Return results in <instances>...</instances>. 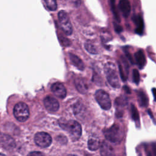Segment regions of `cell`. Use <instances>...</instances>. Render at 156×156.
Wrapping results in <instances>:
<instances>
[{"label":"cell","instance_id":"6da1fadb","mask_svg":"<svg viewBox=\"0 0 156 156\" xmlns=\"http://www.w3.org/2000/svg\"><path fill=\"white\" fill-rule=\"evenodd\" d=\"M60 126L68 132L71 139L76 141L79 139L82 134V128L80 124L74 120L60 119L59 121Z\"/></svg>","mask_w":156,"mask_h":156},{"label":"cell","instance_id":"7a4b0ae2","mask_svg":"<svg viewBox=\"0 0 156 156\" xmlns=\"http://www.w3.org/2000/svg\"><path fill=\"white\" fill-rule=\"evenodd\" d=\"M104 135L110 142L118 144L122 140L124 132L121 127L118 124H113L104 131Z\"/></svg>","mask_w":156,"mask_h":156},{"label":"cell","instance_id":"3957f363","mask_svg":"<svg viewBox=\"0 0 156 156\" xmlns=\"http://www.w3.org/2000/svg\"><path fill=\"white\" fill-rule=\"evenodd\" d=\"M106 77L109 84L115 88L120 87L116 66L113 63H107L104 68Z\"/></svg>","mask_w":156,"mask_h":156},{"label":"cell","instance_id":"277c9868","mask_svg":"<svg viewBox=\"0 0 156 156\" xmlns=\"http://www.w3.org/2000/svg\"><path fill=\"white\" fill-rule=\"evenodd\" d=\"M13 115L18 121H26L29 116V110L27 105L24 102L16 104L13 108Z\"/></svg>","mask_w":156,"mask_h":156},{"label":"cell","instance_id":"5b68a950","mask_svg":"<svg viewBox=\"0 0 156 156\" xmlns=\"http://www.w3.org/2000/svg\"><path fill=\"white\" fill-rule=\"evenodd\" d=\"M94 97L96 101L102 109L108 110L112 106L111 99L109 94L106 91L102 90H98L96 91Z\"/></svg>","mask_w":156,"mask_h":156},{"label":"cell","instance_id":"8992f818","mask_svg":"<svg viewBox=\"0 0 156 156\" xmlns=\"http://www.w3.org/2000/svg\"><path fill=\"white\" fill-rule=\"evenodd\" d=\"M61 28L67 35H70L73 32V27L68 14L63 10L60 11L58 14Z\"/></svg>","mask_w":156,"mask_h":156},{"label":"cell","instance_id":"52a82bcc","mask_svg":"<svg viewBox=\"0 0 156 156\" xmlns=\"http://www.w3.org/2000/svg\"><path fill=\"white\" fill-rule=\"evenodd\" d=\"M37 145L41 147H47L52 143L51 136L46 132H38L35 134L34 138Z\"/></svg>","mask_w":156,"mask_h":156},{"label":"cell","instance_id":"ba28073f","mask_svg":"<svg viewBox=\"0 0 156 156\" xmlns=\"http://www.w3.org/2000/svg\"><path fill=\"white\" fill-rule=\"evenodd\" d=\"M43 102L44 107L50 112H55L59 108V103L54 98L47 96L44 99Z\"/></svg>","mask_w":156,"mask_h":156},{"label":"cell","instance_id":"9c48e42d","mask_svg":"<svg viewBox=\"0 0 156 156\" xmlns=\"http://www.w3.org/2000/svg\"><path fill=\"white\" fill-rule=\"evenodd\" d=\"M51 90L58 98L63 99L66 95V90L64 85L59 82L54 83L51 86Z\"/></svg>","mask_w":156,"mask_h":156},{"label":"cell","instance_id":"30bf717a","mask_svg":"<svg viewBox=\"0 0 156 156\" xmlns=\"http://www.w3.org/2000/svg\"><path fill=\"white\" fill-rule=\"evenodd\" d=\"M101 156H115V153L113 147L108 143L104 141L100 146Z\"/></svg>","mask_w":156,"mask_h":156},{"label":"cell","instance_id":"8fae6325","mask_svg":"<svg viewBox=\"0 0 156 156\" xmlns=\"http://www.w3.org/2000/svg\"><path fill=\"white\" fill-rule=\"evenodd\" d=\"M118 7L124 16L127 17L129 15L130 13V10H131V6L129 1L127 0L120 1L119 2Z\"/></svg>","mask_w":156,"mask_h":156},{"label":"cell","instance_id":"7c38bea8","mask_svg":"<svg viewBox=\"0 0 156 156\" xmlns=\"http://www.w3.org/2000/svg\"><path fill=\"white\" fill-rule=\"evenodd\" d=\"M135 60L138 67L142 69L146 64V58L142 50H139L135 54Z\"/></svg>","mask_w":156,"mask_h":156},{"label":"cell","instance_id":"4fadbf2b","mask_svg":"<svg viewBox=\"0 0 156 156\" xmlns=\"http://www.w3.org/2000/svg\"><path fill=\"white\" fill-rule=\"evenodd\" d=\"M133 20L137 26L135 30L136 33L139 35H141L143 34L144 29V23L142 18L140 15H135L133 17Z\"/></svg>","mask_w":156,"mask_h":156},{"label":"cell","instance_id":"5bb4252c","mask_svg":"<svg viewBox=\"0 0 156 156\" xmlns=\"http://www.w3.org/2000/svg\"><path fill=\"white\" fill-rule=\"evenodd\" d=\"M69 57H70L71 61L79 69H80V70L84 69L85 65L83 62L77 56H76L73 54H69Z\"/></svg>","mask_w":156,"mask_h":156},{"label":"cell","instance_id":"9a60e30c","mask_svg":"<svg viewBox=\"0 0 156 156\" xmlns=\"http://www.w3.org/2000/svg\"><path fill=\"white\" fill-rule=\"evenodd\" d=\"M100 146H101V144L99 139L94 137H91L89 138L88 141V147L90 150L96 151Z\"/></svg>","mask_w":156,"mask_h":156},{"label":"cell","instance_id":"2e32d148","mask_svg":"<svg viewBox=\"0 0 156 156\" xmlns=\"http://www.w3.org/2000/svg\"><path fill=\"white\" fill-rule=\"evenodd\" d=\"M137 96L140 105L141 107H146L148 104V99L144 93L142 91H138Z\"/></svg>","mask_w":156,"mask_h":156},{"label":"cell","instance_id":"e0dca14e","mask_svg":"<svg viewBox=\"0 0 156 156\" xmlns=\"http://www.w3.org/2000/svg\"><path fill=\"white\" fill-rule=\"evenodd\" d=\"M1 142L5 148H9V147H13L15 146V142L11 137L9 136H4L2 137Z\"/></svg>","mask_w":156,"mask_h":156},{"label":"cell","instance_id":"ac0fdd59","mask_svg":"<svg viewBox=\"0 0 156 156\" xmlns=\"http://www.w3.org/2000/svg\"><path fill=\"white\" fill-rule=\"evenodd\" d=\"M76 85L77 87V90H79V92L82 93H85L87 91V86L85 82L80 79H78L76 80Z\"/></svg>","mask_w":156,"mask_h":156},{"label":"cell","instance_id":"d6986e66","mask_svg":"<svg viewBox=\"0 0 156 156\" xmlns=\"http://www.w3.org/2000/svg\"><path fill=\"white\" fill-rule=\"evenodd\" d=\"M43 3H44L46 7L50 10H55L57 9V3L54 0L44 1Z\"/></svg>","mask_w":156,"mask_h":156},{"label":"cell","instance_id":"ffe728a7","mask_svg":"<svg viewBox=\"0 0 156 156\" xmlns=\"http://www.w3.org/2000/svg\"><path fill=\"white\" fill-rule=\"evenodd\" d=\"M131 115H132V119L135 121H139V113L138 112V110L136 108L134 105H131Z\"/></svg>","mask_w":156,"mask_h":156},{"label":"cell","instance_id":"44dd1931","mask_svg":"<svg viewBox=\"0 0 156 156\" xmlns=\"http://www.w3.org/2000/svg\"><path fill=\"white\" fill-rule=\"evenodd\" d=\"M85 49H87V51L88 52H89L90 53H91V54H96L98 53V51H97L96 48L91 43H86L85 44Z\"/></svg>","mask_w":156,"mask_h":156},{"label":"cell","instance_id":"7402d4cb","mask_svg":"<svg viewBox=\"0 0 156 156\" xmlns=\"http://www.w3.org/2000/svg\"><path fill=\"white\" fill-rule=\"evenodd\" d=\"M132 77H133V82L136 83V84H138L139 82H140V74L138 71L136 69H133L132 71Z\"/></svg>","mask_w":156,"mask_h":156},{"label":"cell","instance_id":"603a6c76","mask_svg":"<svg viewBox=\"0 0 156 156\" xmlns=\"http://www.w3.org/2000/svg\"><path fill=\"white\" fill-rule=\"evenodd\" d=\"M127 101L126 98V97L124 96H121V97H119L118 98H116V104H117L118 105H126L127 102Z\"/></svg>","mask_w":156,"mask_h":156},{"label":"cell","instance_id":"cb8c5ba5","mask_svg":"<svg viewBox=\"0 0 156 156\" xmlns=\"http://www.w3.org/2000/svg\"><path fill=\"white\" fill-rule=\"evenodd\" d=\"M119 74H120V76H121V77L122 80L123 81H126L127 79V77L126 73H124L123 68H122V67L121 65H119Z\"/></svg>","mask_w":156,"mask_h":156},{"label":"cell","instance_id":"d4e9b609","mask_svg":"<svg viewBox=\"0 0 156 156\" xmlns=\"http://www.w3.org/2000/svg\"><path fill=\"white\" fill-rule=\"evenodd\" d=\"M111 5H112V12L114 14V16H115V18L116 19V20L119 21V17L118 12H116L115 7V2L114 1H111Z\"/></svg>","mask_w":156,"mask_h":156},{"label":"cell","instance_id":"484cf974","mask_svg":"<svg viewBox=\"0 0 156 156\" xmlns=\"http://www.w3.org/2000/svg\"><path fill=\"white\" fill-rule=\"evenodd\" d=\"M28 156H45L44 154L42 152H37V151H35V152H30Z\"/></svg>","mask_w":156,"mask_h":156},{"label":"cell","instance_id":"4316f807","mask_svg":"<svg viewBox=\"0 0 156 156\" xmlns=\"http://www.w3.org/2000/svg\"><path fill=\"white\" fill-rule=\"evenodd\" d=\"M115 30L117 32H120L122 30V28L121 26H120L119 25H118L116 24H115Z\"/></svg>","mask_w":156,"mask_h":156},{"label":"cell","instance_id":"83f0119b","mask_svg":"<svg viewBox=\"0 0 156 156\" xmlns=\"http://www.w3.org/2000/svg\"><path fill=\"white\" fill-rule=\"evenodd\" d=\"M152 93H153V95H154V99L155 101H156V88H152Z\"/></svg>","mask_w":156,"mask_h":156},{"label":"cell","instance_id":"f1b7e54d","mask_svg":"<svg viewBox=\"0 0 156 156\" xmlns=\"http://www.w3.org/2000/svg\"><path fill=\"white\" fill-rule=\"evenodd\" d=\"M123 89H124V90L126 91V92H127V93H130V90H129V88L128 87L124 86V87H123Z\"/></svg>","mask_w":156,"mask_h":156},{"label":"cell","instance_id":"f546056e","mask_svg":"<svg viewBox=\"0 0 156 156\" xmlns=\"http://www.w3.org/2000/svg\"><path fill=\"white\" fill-rule=\"evenodd\" d=\"M67 156H76V155H73V154H70V155H67Z\"/></svg>","mask_w":156,"mask_h":156},{"label":"cell","instance_id":"4dcf8cb0","mask_svg":"<svg viewBox=\"0 0 156 156\" xmlns=\"http://www.w3.org/2000/svg\"><path fill=\"white\" fill-rule=\"evenodd\" d=\"M0 156H5L4 154H1L0 153Z\"/></svg>","mask_w":156,"mask_h":156}]
</instances>
